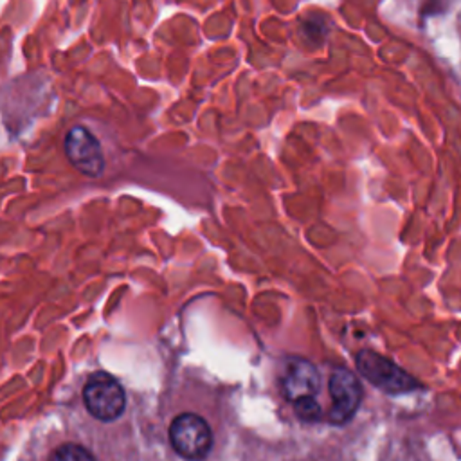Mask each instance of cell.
Masks as SVG:
<instances>
[{
    "instance_id": "9",
    "label": "cell",
    "mask_w": 461,
    "mask_h": 461,
    "mask_svg": "<svg viewBox=\"0 0 461 461\" xmlns=\"http://www.w3.org/2000/svg\"><path fill=\"white\" fill-rule=\"evenodd\" d=\"M294 407H295V414L304 421H315L321 418V405L315 400V396L294 402Z\"/></svg>"
},
{
    "instance_id": "3",
    "label": "cell",
    "mask_w": 461,
    "mask_h": 461,
    "mask_svg": "<svg viewBox=\"0 0 461 461\" xmlns=\"http://www.w3.org/2000/svg\"><path fill=\"white\" fill-rule=\"evenodd\" d=\"M83 402L86 411L101 421H113L126 405L121 384L106 373H94L88 378L83 389Z\"/></svg>"
},
{
    "instance_id": "2",
    "label": "cell",
    "mask_w": 461,
    "mask_h": 461,
    "mask_svg": "<svg viewBox=\"0 0 461 461\" xmlns=\"http://www.w3.org/2000/svg\"><path fill=\"white\" fill-rule=\"evenodd\" d=\"M169 441L178 456L189 461H200L211 450L212 434L202 416L182 412L169 425Z\"/></svg>"
},
{
    "instance_id": "8",
    "label": "cell",
    "mask_w": 461,
    "mask_h": 461,
    "mask_svg": "<svg viewBox=\"0 0 461 461\" xmlns=\"http://www.w3.org/2000/svg\"><path fill=\"white\" fill-rule=\"evenodd\" d=\"M49 461H95V457L81 445L65 443L50 454Z\"/></svg>"
},
{
    "instance_id": "7",
    "label": "cell",
    "mask_w": 461,
    "mask_h": 461,
    "mask_svg": "<svg viewBox=\"0 0 461 461\" xmlns=\"http://www.w3.org/2000/svg\"><path fill=\"white\" fill-rule=\"evenodd\" d=\"M301 31L304 34V38L312 43H321L326 34L330 32V22L322 16V14H317V16H306L303 20V25H301Z\"/></svg>"
},
{
    "instance_id": "6",
    "label": "cell",
    "mask_w": 461,
    "mask_h": 461,
    "mask_svg": "<svg viewBox=\"0 0 461 461\" xmlns=\"http://www.w3.org/2000/svg\"><path fill=\"white\" fill-rule=\"evenodd\" d=\"M279 387L286 400L299 402L303 398H313L319 391V371L306 358L292 357L285 362Z\"/></svg>"
},
{
    "instance_id": "5",
    "label": "cell",
    "mask_w": 461,
    "mask_h": 461,
    "mask_svg": "<svg viewBox=\"0 0 461 461\" xmlns=\"http://www.w3.org/2000/svg\"><path fill=\"white\" fill-rule=\"evenodd\" d=\"M330 421L335 425L348 423L362 402V385L355 373L346 367H335L330 375Z\"/></svg>"
},
{
    "instance_id": "4",
    "label": "cell",
    "mask_w": 461,
    "mask_h": 461,
    "mask_svg": "<svg viewBox=\"0 0 461 461\" xmlns=\"http://www.w3.org/2000/svg\"><path fill=\"white\" fill-rule=\"evenodd\" d=\"M68 162L86 176H99L104 169V158L99 140L85 126H72L63 140Z\"/></svg>"
},
{
    "instance_id": "1",
    "label": "cell",
    "mask_w": 461,
    "mask_h": 461,
    "mask_svg": "<svg viewBox=\"0 0 461 461\" xmlns=\"http://www.w3.org/2000/svg\"><path fill=\"white\" fill-rule=\"evenodd\" d=\"M355 362L360 375L387 394H403L421 387V384L411 373L376 351L362 349Z\"/></svg>"
}]
</instances>
